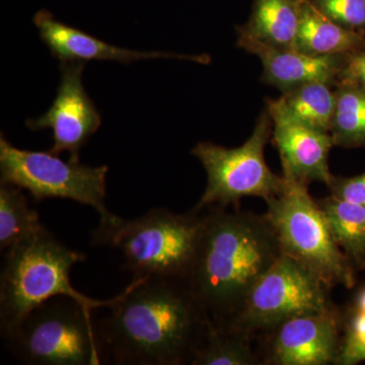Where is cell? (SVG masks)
<instances>
[{"mask_svg":"<svg viewBox=\"0 0 365 365\" xmlns=\"http://www.w3.org/2000/svg\"><path fill=\"white\" fill-rule=\"evenodd\" d=\"M98 331L117 364H191L208 327V317L179 278H133L115 297Z\"/></svg>","mask_w":365,"mask_h":365,"instance_id":"cell-1","label":"cell"},{"mask_svg":"<svg viewBox=\"0 0 365 365\" xmlns=\"http://www.w3.org/2000/svg\"><path fill=\"white\" fill-rule=\"evenodd\" d=\"M209 209L186 282L213 325L227 330L255 283L282 251L265 215Z\"/></svg>","mask_w":365,"mask_h":365,"instance_id":"cell-2","label":"cell"},{"mask_svg":"<svg viewBox=\"0 0 365 365\" xmlns=\"http://www.w3.org/2000/svg\"><path fill=\"white\" fill-rule=\"evenodd\" d=\"M86 259L85 254L67 248L46 227L6 250L0 277L2 337L11 338L33 309L55 297H71L91 311L111 307L115 297L91 299L71 284V268Z\"/></svg>","mask_w":365,"mask_h":365,"instance_id":"cell-3","label":"cell"},{"mask_svg":"<svg viewBox=\"0 0 365 365\" xmlns=\"http://www.w3.org/2000/svg\"><path fill=\"white\" fill-rule=\"evenodd\" d=\"M155 208L135 220L118 217L93 232L98 246L119 250L133 278L158 276L186 280L195 261L204 216Z\"/></svg>","mask_w":365,"mask_h":365,"instance_id":"cell-4","label":"cell"},{"mask_svg":"<svg viewBox=\"0 0 365 365\" xmlns=\"http://www.w3.org/2000/svg\"><path fill=\"white\" fill-rule=\"evenodd\" d=\"M284 179L282 191L265 201L267 211L264 215L277 235L281 251L331 288H352L356 270L336 244L318 201L309 195L307 185Z\"/></svg>","mask_w":365,"mask_h":365,"instance_id":"cell-5","label":"cell"},{"mask_svg":"<svg viewBox=\"0 0 365 365\" xmlns=\"http://www.w3.org/2000/svg\"><path fill=\"white\" fill-rule=\"evenodd\" d=\"M91 312L71 297L48 300L26 317L7 346L25 364H101L107 350Z\"/></svg>","mask_w":365,"mask_h":365,"instance_id":"cell-6","label":"cell"},{"mask_svg":"<svg viewBox=\"0 0 365 365\" xmlns=\"http://www.w3.org/2000/svg\"><path fill=\"white\" fill-rule=\"evenodd\" d=\"M272 127V119L265 109L251 137L240 148L199 143L192 148V155L202 163L207 175L205 191L194 211L237 205L245 197H259L266 201L282 191L284 177L274 174L265 160Z\"/></svg>","mask_w":365,"mask_h":365,"instance_id":"cell-7","label":"cell"},{"mask_svg":"<svg viewBox=\"0 0 365 365\" xmlns=\"http://www.w3.org/2000/svg\"><path fill=\"white\" fill-rule=\"evenodd\" d=\"M108 165L90 167L81 162H64L51 151L16 148L0 135V181L30 192L36 201L68 199L90 206L100 216V223L116 220L106 206Z\"/></svg>","mask_w":365,"mask_h":365,"instance_id":"cell-8","label":"cell"},{"mask_svg":"<svg viewBox=\"0 0 365 365\" xmlns=\"http://www.w3.org/2000/svg\"><path fill=\"white\" fill-rule=\"evenodd\" d=\"M331 287L299 262L281 254L255 283L227 331L266 333L300 314L333 307Z\"/></svg>","mask_w":365,"mask_h":365,"instance_id":"cell-9","label":"cell"},{"mask_svg":"<svg viewBox=\"0 0 365 365\" xmlns=\"http://www.w3.org/2000/svg\"><path fill=\"white\" fill-rule=\"evenodd\" d=\"M86 62H61L60 83L57 96L50 109L37 119L26 122L33 131L51 129V153L64 151L69 160L79 162V153L102 125V115L98 111L83 83Z\"/></svg>","mask_w":365,"mask_h":365,"instance_id":"cell-10","label":"cell"},{"mask_svg":"<svg viewBox=\"0 0 365 365\" xmlns=\"http://www.w3.org/2000/svg\"><path fill=\"white\" fill-rule=\"evenodd\" d=\"M342 330L343 319L334 307L288 319L266 332L268 341L263 364H336Z\"/></svg>","mask_w":365,"mask_h":365,"instance_id":"cell-11","label":"cell"},{"mask_svg":"<svg viewBox=\"0 0 365 365\" xmlns=\"http://www.w3.org/2000/svg\"><path fill=\"white\" fill-rule=\"evenodd\" d=\"M272 119V141L279 153L283 176L304 185L319 182L330 186L333 175L329 168V155L335 144L328 132H322L300 123L278 100L266 101Z\"/></svg>","mask_w":365,"mask_h":365,"instance_id":"cell-12","label":"cell"},{"mask_svg":"<svg viewBox=\"0 0 365 365\" xmlns=\"http://www.w3.org/2000/svg\"><path fill=\"white\" fill-rule=\"evenodd\" d=\"M33 21L39 30L41 40L47 46L52 56L61 62L86 63L91 60H107L130 63L138 60L158 58L187 59L204 64L210 62V57L208 55L190 56L174 53L133 51L117 47L98 39L90 34L57 21L54 16L46 9L38 11L34 16Z\"/></svg>","mask_w":365,"mask_h":365,"instance_id":"cell-13","label":"cell"},{"mask_svg":"<svg viewBox=\"0 0 365 365\" xmlns=\"http://www.w3.org/2000/svg\"><path fill=\"white\" fill-rule=\"evenodd\" d=\"M237 47L256 55L263 66L262 81L283 93L314 81L337 85L345 55L309 56L297 50L278 49L245 35H237Z\"/></svg>","mask_w":365,"mask_h":365,"instance_id":"cell-14","label":"cell"},{"mask_svg":"<svg viewBox=\"0 0 365 365\" xmlns=\"http://www.w3.org/2000/svg\"><path fill=\"white\" fill-rule=\"evenodd\" d=\"M365 48V35L348 30L302 0L294 50L309 56L347 55Z\"/></svg>","mask_w":365,"mask_h":365,"instance_id":"cell-15","label":"cell"},{"mask_svg":"<svg viewBox=\"0 0 365 365\" xmlns=\"http://www.w3.org/2000/svg\"><path fill=\"white\" fill-rule=\"evenodd\" d=\"M302 0H254L248 21L237 26L248 36L278 49L294 50Z\"/></svg>","mask_w":365,"mask_h":365,"instance_id":"cell-16","label":"cell"},{"mask_svg":"<svg viewBox=\"0 0 365 365\" xmlns=\"http://www.w3.org/2000/svg\"><path fill=\"white\" fill-rule=\"evenodd\" d=\"M318 201L336 244L356 271L365 268V206L330 195Z\"/></svg>","mask_w":365,"mask_h":365,"instance_id":"cell-17","label":"cell"},{"mask_svg":"<svg viewBox=\"0 0 365 365\" xmlns=\"http://www.w3.org/2000/svg\"><path fill=\"white\" fill-rule=\"evenodd\" d=\"M314 81L283 93L281 104L290 116L311 128L330 133L336 108V88Z\"/></svg>","mask_w":365,"mask_h":365,"instance_id":"cell-18","label":"cell"},{"mask_svg":"<svg viewBox=\"0 0 365 365\" xmlns=\"http://www.w3.org/2000/svg\"><path fill=\"white\" fill-rule=\"evenodd\" d=\"M251 337L234 331L216 328L209 319L201 345L192 359V365H259L263 360L254 351Z\"/></svg>","mask_w":365,"mask_h":365,"instance_id":"cell-19","label":"cell"},{"mask_svg":"<svg viewBox=\"0 0 365 365\" xmlns=\"http://www.w3.org/2000/svg\"><path fill=\"white\" fill-rule=\"evenodd\" d=\"M19 187H0V248L6 251L19 242L37 235L44 228L39 213L30 207L28 199Z\"/></svg>","mask_w":365,"mask_h":365,"instance_id":"cell-20","label":"cell"},{"mask_svg":"<svg viewBox=\"0 0 365 365\" xmlns=\"http://www.w3.org/2000/svg\"><path fill=\"white\" fill-rule=\"evenodd\" d=\"M336 88V108L330 134L336 146H365V91L340 83Z\"/></svg>","mask_w":365,"mask_h":365,"instance_id":"cell-21","label":"cell"},{"mask_svg":"<svg viewBox=\"0 0 365 365\" xmlns=\"http://www.w3.org/2000/svg\"><path fill=\"white\" fill-rule=\"evenodd\" d=\"M338 25L365 35V0H309Z\"/></svg>","mask_w":365,"mask_h":365,"instance_id":"cell-22","label":"cell"},{"mask_svg":"<svg viewBox=\"0 0 365 365\" xmlns=\"http://www.w3.org/2000/svg\"><path fill=\"white\" fill-rule=\"evenodd\" d=\"M329 188L331 195L365 206V173L351 178L334 176Z\"/></svg>","mask_w":365,"mask_h":365,"instance_id":"cell-23","label":"cell"},{"mask_svg":"<svg viewBox=\"0 0 365 365\" xmlns=\"http://www.w3.org/2000/svg\"><path fill=\"white\" fill-rule=\"evenodd\" d=\"M340 83L359 86L365 91V48L345 55L338 76L337 85Z\"/></svg>","mask_w":365,"mask_h":365,"instance_id":"cell-24","label":"cell"},{"mask_svg":"<svg viewBox=\"0 0 365 365\" xmlns=\"http://www.w3.org/2000/svg\"><path fill=\"white\" fill-rule=\"evenodd\" d=\"M365 361V341L342 339L336 365H356Z\"/></svg>","mask_w":365,"mask_h":365,"instance_id":"cell-25","label":"cell"},{"mask_svg":"<svg viewBox=\"0 0 365 365\" xmlns=\"http://www.w3.org/2000/svg\"><path fill=\"white\" fill-rule=\"evenodd\" d=\"M343 330L342 339L365 341V313L351 309L347 318L343 319Z\"/></svg>","mask_w":365,"mask_h":365,"instance_id":"cell-26","label":"cell"},{"mask_svg":"<svg viewBox=\"0 0 365 365\" xmlns=\"http://www.w3.org/2000/svg\"><path fill=\"white\" fill-rule=\"evenodd\" d=\"M352 309L365 313V287H361V289L357 292L354 302H353Z\"/></svg>","mask_w":365,"mask_h":365,"instance_id":"cell-27","label":"cell"}]
</instances>
